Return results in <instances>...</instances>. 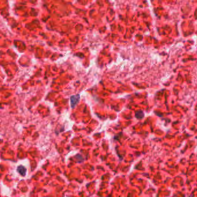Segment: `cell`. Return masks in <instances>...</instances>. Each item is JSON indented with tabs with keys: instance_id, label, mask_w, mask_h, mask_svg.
Segmentation results:
<instances>
[{
	"instance_id": "cell-2",
	"label": "cell",
	"mask_w": 197,
	"mask_h": 197,
	"mask_svg": "<svg viewBox=\"0 0 197 197\" xmlns=\"http://www.w3.org/2000/svg\"><path fill=\"white\" fill-rule=\"evenodd\" d=\"M17 170H18V172L22 176H26L27 170H26V168L23 166V165H20V166H18V168H17Z\"/></svg>"
},
{
	"instance_id": "cell-1",
	"label": "cell",
	"mask_w": 197,
	"mask_h": 197,
	"mask_svg": "<svg viewBox=\"0 0 197 197\" xmlns=\"http://www.w3.org/2000/svg\"><path fill=\"white\" fill-rule=\"evenodd\" d=\"M80 94H76L75 96H72L70 97V104L71 108L73 109L75 108L80 101Z\"/></svg>"
}]
</instances>
